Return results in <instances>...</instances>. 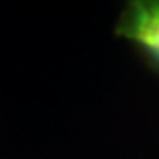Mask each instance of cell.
<instances>
[{
	"label": "cell",
	"mask_w": 159,
	"mask_h": 159,
	"mask_svg": "<svg viewBox=\"0 0 159 159\" xmlns=\"http://www.w3.org/2000/svg\"><path fill=\"white\" fill-rule=\"evenodd\" d=\"M117 32L147 53L159 51V0H129Z\"/></svg>",
	"instance_id": "obj_1"
},
{
	"label": "cell",
	"mask_w": 159,
	"mask_h": 159,
	"mask_svg": "<svg viewBox=\"0 0 159 159\" xmlns=\"http://www.w3.org/2000/svg\"><path fill=\"white\" fill-rule=\"evenodd\" d=\"M148 55H150V58H152L154 62L159 66V51H154V53H148Z\"/></svg>",
	"instance_id": "obj_2"
}]
</instances>
